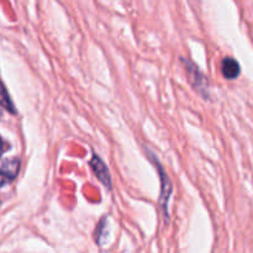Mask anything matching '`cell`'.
I'll use <instances>...</instances> for the list:
<instances>
[{"label": "cell", "mask_w": 253, "mask_h": 253, "mask_svg": "<svg viewBox=\"0 0 253 253\" xmlns=\"http://www.w3.org/2000/svg\"><path fill=\"white\" fill-rule=\"evenodd\" d=\"M183 63H184L185 71L188 73V78H189L190 83L194 86L197 93L200 94L204 99H209V83H208V79L205 78L203 72L199 69V67L190 59H183Z\"/></svg>", "instance_id": "6da1fadb"}, {"label": "cell", "mask_w": 253, "mask_h": 253, "mask_svg": "<svg viewBox=\"0 0 253 253\" xmlns=\"http://www.w3.org/2000/svg\"><path fill=\"white\" fill-rule=\"evenodd\" d=\"M152 162L155 163L156 168L160 172V177H161V197H160V204L162 207L163 212H165L166 217L168 220V200H169L170 194H172V183L169 182V178L168 175L166 174L165 169L161 166V163L158 162L156 158H152Z\"/></svg>", "instance_id": "7a4b0ae2"}, {"label": "cell", "mask_w": 253, "mask_h": 253, "mask_svg": "<svg viewBox=\"0 0 253 253\" xmlns=\"http://www.w3.org/2000/svg\"><path fill=\"white\" fill-rule=\"evenodd\" d=\"M20 170V161L17 158L6 160L0 165V188L16 178Z\"/></svg>", "instance_id": "3957f363"}, {"label": "cell", "mask_w": 253, "mask_h": 253, "mask_svg": "<svg viewBox=\"0 0 253 253\" xmlns=\"http://www.w3.org/2000/svg\"><path fill=\"white\" fill-rule=\"evenodd\" d=\"M89 165H90V168L93 169L94 174L103 183L104 187L108 188V189H111V175L110 172H109V168L106 167L104 161L100 157H98V156H93Z\"/></svg>", "instance_id": "277c9868"}, {"label": "cell", "mask_w": 253, "mask_h": 253, "mask_svg": "<svg viewBox=\"0 0 253 253\" xmlns=\"http://www.w3.org/2000/svg\"><path fill=\"white\" fill-rule=\"evenodd\" d=\"M221 73L229 81L236 79L241 73V67L240 63L232 57H225L221 62Z\"/></svg>", "instance_id": "5b68a950"}, {"label": "cell", "mask_w": 253, "mask_h": 253, "mask_svg": "<svg viewBox=\"0 0 253 253\" xmlns=\"http://www.w3.org/2000/svg\"><path fill=\"white\" fill-rule=\"evenodd\" d=\"M4 151H5V143L4 141H2V138L0 137V157H1V155L4 153Z\"/></svg>", "instance_id": "8992f818"}]
</instances>
